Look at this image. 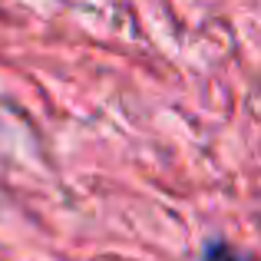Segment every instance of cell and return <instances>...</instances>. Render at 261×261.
Instances as JSON below:
<instances>
[{
	"instance_id": "6da1fadb",
	"label": "cell",
	"mask_w": 261,
	"mask_h": 261,
	"mask_svg": "<svg viewBox=\"0 0 261 261\" xmlns=\"http://www.w3.org/2000/svg\"><path fill=\"white\" fill-rule=\"evenodd\" d=\"M205 261H245V258L238 255L235 248H228V245L215 242V245H208V248H205Z\"/></svg>"
}]
</instances>
